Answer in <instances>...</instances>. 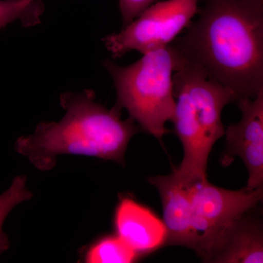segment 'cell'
I'll return each instance as SVG.
<instances>
[{"label":"cell","mask_w":263,"mask_h":263,"mask_svg":"<svg viewBox=\"0 0 263 263\" xmlns=\"http://www.w3.org/2000/svg\"><path fill=\"white\" fill-rule=\"evenodd\" d=\"M148 181L158 190L162 200L167 230L166 245L181 246L197 252L200 240L194 224L187 185L180 182L172 173L168 176L151 177Z\"/></svg>","instance_id":"8"},{"label":"cell","mask_w":263,"mask_h":263,"mask_svg":"<svg viewBox=\"0 0 263 263\" xmlns=\"http://www.w3.org/2000/svg\"><path fill=\"white\" fill-rule=\"evenodd\" d=\"M171 43L183 65L203 70L240 99L263 92V0H205Z\"/></svg>","instance_id":"1"},{"label":"cell","mask_w":263,"mask_h":263,"mask_svg":"<svg viewBox=\"0 0 263 263\" xmlns=\"http://www.w3.org/2000/svg\"><path fill=\"white\" fill-rule=\"evenodd\" d=\"M113 79L117 101L126 109L140 129L162 141L168 133L166 123L174 115L176 100L174 74L183 62L171 44L148 52L130 65H118L110 60L103 62Z\"/></svg>","instance_id":"4"},{"label":"cell","mask_w":263,"mask_h":263,"mask_svg":"<svg viewBox=\"0 0 263 263\" xmlns=\"http://www.w3.org/2000/svg\"><path fill=\"white\" fill-rule=\"evenodd\" d=\"M65 116L58 122L42 123L32 135L16 142L19 153L41 170L54 165L59 155H75L124 162L128 144L140 127L123 120L117 105L108 109L95 100L94 91L61 96Z\"/></svg>","instance_id":"2"},{"label":"cell","mask_w":263,"mask_h":263,"mask_svg":"<svg viewBox=\"0 0 263 263\" xmlns=\"http://www.w3.org/2000/svg\"><path fill=\"white\" fill-rule=\"evenodd\" d=\"M187 186L200 240L197 254L201 258L221 232L254 209L263 197V186L230 190L214 186L207 179Z\"/></svg>","instance_id":"6"},{"label":"cell","mask_w":263,"mask_h":263,"mask_svg":"<svg viewBox=\"0 0 263 263\" xmlns=\"http://www.w3.org/2000/svg\"><path fill=\"white\" fill-rule=\"evenodd\" d=\"M201 0H164L154 3L123 27L119 32L104 37L114 58L131 51L142 54L167 47L191 24Z\"/></svg>","instance_id":"5"},{"label":"cell","mask_w":263,"mask_h":263,"mask_svg":"<svg viewBox=\"0 0 263 263\" xmlns=\"http://www.w3.org/2000/svg\"><path fill=\"white\" fill-rule=\"evenodd\" d=\"M206 262H263V230L259 219L245 216L227 227L202 257Z\"/></svg>","instance_id":"10"},{"label":"cell","mask_w":263,"mask_h":263,"mask_svg":"<svg viewBox=\"0 0 263 263\" xmlns=\"http://www.w3.org/2000/svg\"><path fill=\"white\" fill-rule=\"evenodd\" d=\"M173 79L176 105L171 122L182 144L183 157L172 174L183 184L190 185L207 179L209 155L226 133L221 113L236 97L195 66L183 65Z\"/></svg>","instance_id":"3"},{"label":"cell","mask_w":263,"mask_h":263,"mask_svg":"<svg viewBox=\"0 0 263 263\" xmlns=\"http://www.w3.org/2000/svg\"><path fill=\"white\" fill-rule=\"evenodd\" d=\"M8 243H0V254L5 251V249H8Z\"/></svg>","instance_id":"15"},{"label":"cell","mask_w":263,"mask_h":263,"mask_svg":"<svg viewBox=\"0 0 263 263\" xmlns=\"http://www.w3.org/2000/svg\"><path fill=\"white\" fill-rule=\"evenodd\" d=\"M139 257L117 235H108L89 247L84 260L89 263H131Z\"/></svg>","instance_id":"11"},{"label":"cell","mask_w":263,"mask_h":263,"mask_svg":"<svg viewBox=\"0 0 263 263\" xmlns=\"http://www.w3.org/2000/svg\"><path fill=\"white\" fill-rule=\"evenodd\" d=\"M241 118L226 129V153L221 164L228 167L239 157L248 171L246 188L254 190L263 186V92L254 98L240 99Z\"/></svg>","instance_id":"7"},{"label":"cell","mask_w":263,"mask_h":263,"mask_svg":"<svg viewBox=\"0 0 263 263\" xmlns=\"http://www.w3.org/2000/svg\"><path fill=\"white\" fill-rule=\"evenodd\" d=\"M26 183V176H17L13 179L10 188L0 195V243H9L8 238L2 230L3 222L7 216L18 204L32 198V193L29 191Z\"/></svg>","instance_id":"13"},{"label":"cell","mask_w":263,"mask_h":263,"mask_svg":"<svg viewBox=\"0 0 263 263\" xmlns=\"http://www.w3.org/2000/svg\"><path fill=\"white\" fill-rule=\"evenodd\" d=\"M155 2L156 0H119L124 27L131 23Z\"/></svg>","instance_id":"14"},{"label":"cell","mask_w":263,"mask_h":263,"mask_svg":"<svg viewBox=\"0 0 263 263\" xmlns=\"http://www.w3.org/2000/svg\"><path fill=\"white\" fill-rule=\"evenodd\" d=\"M114 226L117 236L139 256L155 252L167 243L163 220L130 197H123L118 204Z\"/></svg>","instance_id":"9"},{"label":"cell","mask_w":263,"mask_h":263,"mask_svg":"<svg viewBox=\"0 0 263 263\" xmlns=\"http://www.w3.org/2000/svg\"><path fill=\"white\" fill-rule=\"evenodd\" d=\"M43 12L40 0H0V29L16 21L25 27L36 25Z\"/></svg>","instance_id":"12"}]
</instances>
